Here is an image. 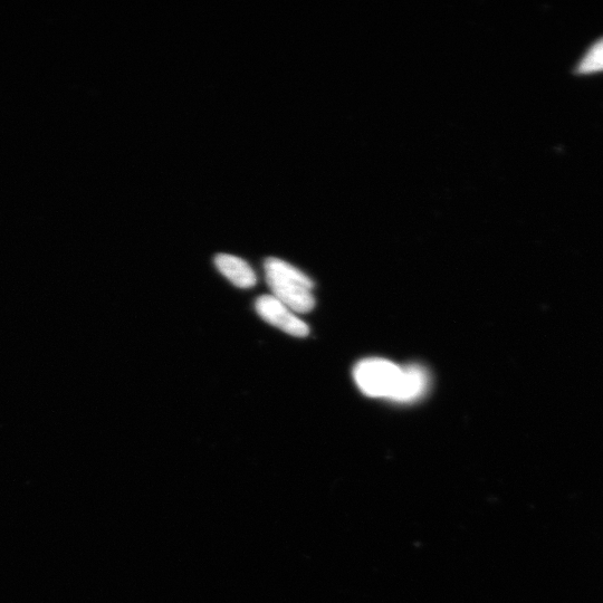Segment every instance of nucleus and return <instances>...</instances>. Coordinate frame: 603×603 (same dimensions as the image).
I'll use <instances>...</instances> for the list:
<instances>
[{"label":"nucleus","mask_w":603,"mask_h":603,"mask_svg":"<svg viewBox=\"0 0 603 603\" xmlns=\"http://www.w3.org/2000/svg\"><path fill=\"white\" fill-rule=\"evenodd\" d=\"M429 386V376L426 369L420 366L404 368V379L396 401L413 402L423 397Z\"/></svg>","instance_id":"5"},{"label":"nucleus","mask_w":603,"mask_h":603,"mask_svg":"<svg viewBox=\"0 0 603 603\" xmlns=\"http://www.w3.org/2000/svg\"><path fill=\"white\" fill-rule=\"evenodd\" d=\"M353 378L366 396L396 401L404 379V368L389 360L372 358L358 363Z\"/></svg>","instance_id":"2"},{"label":"nucleus","mask_w":603,"mask_h":603,"mask_svg":"<svg viewBox=\"0 0 603 603\" xmlns=\"http://www.w3.org/2000/svg\"><path fill=\"white\" fill-rule=\"evenodd\" d=\"M215 265L217 270L239 289H251L257 283L256 273L242 258L219 254L215 257Z\"/></svg>","instance_id":"4"},{"label":"nucleus","mask_w":603,"mask_h":603,"mask_svg":"<svg viewBox=\"0 0 603 603\" xmlns=\"http://www.w3.org/2000/svg\"><path fill=\"white\" fill-rule=\"evenodd\" d=\"M576 71L581 74L603 71V37L589 47L578 63Z\"/></svg>","instance_id":"6"},{"label":"nucleus","mask_w":603,"mask_h":603,"mask_svg":"<svg viewBox=\"0 0 603 603\" xmlns=\"http://www.w3.org/2000/svg\"><path fill=\"white\" fill-rule=\"evenodd\" d=\"M255 310L264 321L292 337L305 338L310 333L309 325L273 295H263L258 298L255 302Z\"/></svg>","instance_id":"3"},{"label":"nucleus","mask_w":603,"mask_h":603,"mask_svg":"<svg viewBox=\"0 0 603 603\" xmlns=\"http://www.w3.org/2000/svg\"><path fill=\"white\" fill-rule=\"evenodd\" d=\"M265 280L275 299L295 313H309L314 309V284L298 268L280 258H267L264 263Z\"/></svg>","instance_id":"1"}]
</instances>
